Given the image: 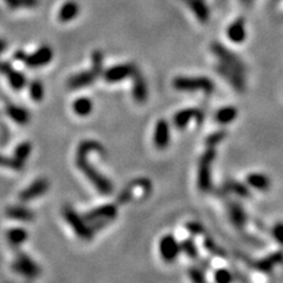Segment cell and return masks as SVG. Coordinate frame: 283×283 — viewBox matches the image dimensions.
Wrapping results in <instances>:
<instances>
[{"label": "cell", "mask_w": 283, "mask_h": 283, "mask_svg": "<svg viewBox=\"0 0 283 283\" xmlns=\"http://www.w3.org/2000/svg\"><path fill=\"white\" fill-rule=\"evenodd\" d=\"M185 229H187L191 235L195 236L204 234V226L198 222H188L187 224H185Z\"/></svg>", "instance_id": "39"}, {"label": "cell", "mask_w": 283, "mask_h": 283, "mask_svg": "<svg viewBox=\"0 0 283 283\" xmlns=\"http://www.w3.org/2000/svg\"><path fill=\"white\" fill-rule=\"evenodd\" d=\"M6 77H7L8 83L13 90H17V91L23 90L27 84L26 77H25V74L23 73V72L14 70V69L9 72Z\"/></svg>", "instance_id": "30"}, {"label": "cell", "mask_w": 283, "mask_h": 283, "mask_svg": "<svg viewBox=\"0 0 283 283\" xmlns=\"http://www.w3.org/2000/svg\"><path fill=\"white\" fill-rule=\"evenodd\" d=\"M137 70V66L134 63H125V64H119L104 70L102 77L106 83H118L127 78H132Z\"/></svg>", "instance_id": "9"}, {"label": "cell", "mask_w": 283, "mask_h": 283, "mask_svg": "<svg viewBox=\"0 0 283 283\" xmlns=\"http://www.w3.org/2000/svg\"><path fill=\"white\" fill-rule=\"evenodd\" d=\"M14 253V261L12 262V270L27 279H36L40 275V267L28 255L20 250V247H12Z\"/></svg>", "instance_id": "6"}, {"label": "cell", "mask_w": 283, "mask_h": 283, "mask_svg": "<svg viewBox=\"0 0 283 283\" xmlns=\"http://www.w3.org/2000/svg\"><path fill=\"white\" fill-rule=\"evenodd\" d=\"M171 134H170V125L166 119H159L155 127V134H153V143L157 149H165L170 144Z\"/></svg>", "instance_id": "15"}, {"label": "cell", "mask_w": 283, "mask_h": 283, "mask_svg": "<svg viewBox=\"0 0 283 283\" xmlns=\"http://www.w3.org/2000/svg\"><path fill=\"white\" fill-rule=\"evenodd\" d=\"M80 12V7L74 0H68L61 6L58 12V20L61 23H70L74 18L78 17Z\"/></svg>", "instance_id": "22"}, {"label": "cell", "mask_w": 283, "mask_h": 283, "mask_svg": "<svg viewBox=\"0 0 283 283\" xmlns=\"http://www.w3.org/2000/svg\"><path fill=\"white\" fill-rule=\"evenodd\" d=\"M6 47H7V42H6L5 39H1V38H0V55L5 51Z\"/></svg>", "instance_id": "43"}, {"label": "cell", "mask_w": 283, "mask_h": 283, "mask_svg": "<svg viewBox=\"0 0 283 283\" xmlns=\"http://www.w3.org/2000/svg\"><path fill=\"white\" fill-rule=\"evenodd\" d=\"M5 110L8 117L19 125H26L27 123L30 122L31 115L25 108H21V106L14 105V104L9 103L6 105Z\"/></svg>", "instance_id": "23"}, {"label": "cell", "mask_w": 283, "mask_h": 283, "mask_svg": "<svg viewBox=\"0 0 283 283\" xmlns=\"http://www.w3.org/2000/svg\"><path fill=\"white\" fill-rule=\"evenodd\" d=\"M28 238L27 231L23 228H12L6 231V240L9 247H20Z\"/></svg>", "instance_id": "26"}, {"label": "cell", "mask_w": 283, "mask_h": 283, "mask_svg": "<svg viewBox=\"0 0 283 283\" xmlns=\"http://www.w3.org/2000/svg\"><path fill=\"white\" fill-rule=\"evenodd\" d=\"M102 73L91 66L90 70L86 71H81L79 73H75L73 75H71L68 79V87L70 90H79L84 89V87L90 86L91 84H93L94 81L98 79V77H100Z\"/></svg>", "instance_id": "12"}, {"label": "cell", "mask_w": 283, "mask_h": 283, "mask_svg": "<svg viewBox=\"0 0 283 283\" xmlns=\"http://www.w3.org/2000/svg\"><path fill=\"white\" fill-rule=\"evenodd\" d=\"M53 59V51L50 46L44 45L34 51L31 55H27L25 61L23 62L27 68L30 69H38L43 68L52 62Z\"/></svg>", "instance_id": "13"}, {"label": "cell", "mask_w": 283, "mask_h": 283, "mask_svg": "<svg viewBox=\"0 0 283 283\" xmlns=\"http://www.w3.org/2000/svg\"><path fill=\"white\" fill-rule=\"evenodd\" d=\"M189 7L194 12L198 20L202 23H207L209 20V9L204 4L203 0H185Z\"/></svg>", "instance_id": "28"}, {"label": "cell", "mask_w": 283, "mask_h": 283, "mask_svg": "<svg viewBox=\"0 0 283 283\" xmlns=\"http://www.w3.org/2000/svg\"><path fill=\"white\" fill-rule=\"evenodd\" d=\"M226 137V134L224 130H219V131H215L212 132V135L207 137L206 140V146H210V147H216L221 142H223V140Z\"/></svg>", "instance_id": "36"}, {"label": "cell", "mask_w": 283, "mask_h": 283, "mask_svg": "<svg viewBox=\"0 0 283 283\" xmlns=\"http://www.w3.org/2000/svg\"><path fill=\"white\" fill-rule=\"evenodd\" d=\"M31 151H32V144L30 142H23V143H20L15 147L13 157L25 163L28 157H30Z\"/></svg>", "instance_id": "33"}, {"label": "cell", "mask_w": 283, "mask_h": 283, "mask_svg": "<svg viewBox=\"0 0 283 283\" xmlns=\"http://www.w3.org/2000/svg\"><path fill=\"white\" fill-rule=\"evenodd\" d=\"M138 189H142V195L144 198L149 196L152 191V183H151L150 179L147 178H136L134 181H131L127 187H125L121 191V194L117 197V203L118 204H127L131 202L134 200L135 194Z\"/></svg>", "instance_id": "8"}, {"label": "cell", "mask_w": 283, "mask_h": 283, "mask_svg": "<svg viewBox=\"0 0 283 283\" xmlns=\"http://www.w3.org/2000/svg\"><path fill=\"white\" fill-rule=\"evenodd\" d=\"M245 183L251 189L257 191H268L272 187V181L262 172H251L245 177Z\"/></svg>", "instance_id": "21"}, {"label": "cell", "mask_w": 283, "mask_h": 283, "mask_svg": "<svg viewBox=\"0 0 283 283\" xmlns=\"http://www.w3.org/2000/svg\"><path fill=\"white\" fill-rule=\"evenodd\" d=\"M212 51L216 56V58L218 59L219 65L225 66V68L230 69V70L240 72L242 74H245L247 68H245L244 63L238 58L237 55H235L230 50L225 49L222 44L213 43L212 45Z\"/></svg>", "instance_id": "7"}, {"label": "cell", "mask_w": 283, "mask_h": 283, "mask_svg": "<svg viewBox=\"0 0 283 283\" xmlns=\"http://www.w3.org/2000/svg\"><path fill=\"white\" fill-rule=\"evenodd\" d=\"M172 85L176 90L183 91V92L203 91L206 93H212L215 90V84L208 77H183V75H179L172 80Z\"/></svg>", "instance_id": "5"}, {"label": "cell", "mask_w": 283, "mask_h": 283, "mask_svg": "<svg viewBox=\"0 0 283 283\" xmlns=\"http://www.w3.org/2000/svg\"><path fill=\"white\" fill-rule=\"evenodd\" d=\"M27 53L24 51V50H18V51L14 52L13 55V59L14 61H18V62H24L25 58H26Z\"/></svg>", "instance_id": "42"}, {"label": "cell", "mask_w": 283, "mask_h": 283, "mask_svg": "<svg viewBox=\"0 0 283 283\" xmlns=\"http://www.w3.org/2000/svg\"><path fill=\"white\" fill-rule=\"evenodd\" d=\"M216 71L218 72V73L221 74L222 77L224 78V79L228 81V83L230 84L236 91H240V92L244 91V89H245L244 74H242L237 71L230 70V69L225 68V66H222L219 64H217Z\"/></svg>", "instance_id": "16"}, {"label": "cell", "mask_w": 283, "mask_h": 283, "mask_svg": "<svg viewBox=\"0 0 283 283\" xmlns=\"http://www.w3.org/2000/svg\"><path fill=\"white\" fill-rule=\"evenodd\" d=\"M203 112L200 109L196 108H188L184 110H181L174 116V125L179 130L185 129L189 125L191 119H196L198 123L203 121Z\"/></svg>", "instance_id": "14"}, {"label": "cell", "mask_w": 283, "mask_h": 283, "mask_svg": "<svg viewBox=\"0 0 283 283\" xmlns=\"http://www.w3.org/2000/svg\"><path fill=\"white\" fill-rule=\"evenodd\" d=\"M272 234L274 240L283 247V223H278V224L274 225Z\"/></svg>", "instance_id": "40"}, {"label": "cell", "mask_w": 283, "mask_h": 283, "mask_svg": "<svg viewBox=\"0 0 283 283\" xmlns=\"http://www.w3.org/2000/svg\"><path fill=\"white\" fill-rule=\"evenodd\" d=\"M226 208H228L226 210H228V216L231 224L236 229H243L248 219L247 212H245L243 207L237 202H230Z\"/></svg>", "instance_id": "18"}, {"label": "cell", "mask_w": 283, "mask_h": 283, "mask_svg": "<svg viewBox=\"0 0 283 283\" xmlns=\"http://www.w3.org/2000/svg\"><path fill=\"white\" fill-rule=\"evenodd\" d=\"M224 190L228 193L236 194L238 197H249L250 196V190L249 187L247 184L241 183V182L236 181H228L224 184Z\"/></svg>", "instance_id": "29"}, {"label": "cell", "mask_w": 283, "mask_h": 283, "mask_svg": "<svg viewBox=\"0 0 283 283\" xmlns=\"http://www.w3.org/2000/svg\"><path fill=\"white\" fill-rule=\"evenodd\" d=\"M0 166L14 170V171H21L24 169L25 163L15 158V157H8L5 155H0Z\"/></svg>", "instance_id": "31"}, {"label": "cell", "mask_w": 283, "mask_h": 283, "mask_svg": "<svg viewBox=\"0 0 283 283\" xmlns=\"http://www.w3.org/2000/svg\"><path fill=\"white\" fill-rule=\"evenodd\" d=\"M118 208L116 204L108 203L103 204L93 209L89 210L87 212L84 213V218L90 223L91 228L93 229L94 232L102 230L106 225L113 222L117 217Z\"/></svg>", "instance_id": "2"}, {"label": "cell", "mask_w": 283, "mask_h": 283, "mask_svg": "<svg viewBox=\"0 0 283 283\" xmlns=\"http://www.w3.org/2000/svg\"><path fill=\"white\" fill-rule=\"evenodd\" d=\"M5 215L7 218L19 222H32L34 219V212L28 208L23 206H11L7 207L5 210Z\"/></svg>", "instance_id": "20"}, {"label": "cell", "mask_w": 283, "mask_h": 283, "mask_svg": "<svg viewBox=\"0 0 283 283\" xmlns=\"http://www.w3.org/2000/svg\"><path fill=\"white\" fill-rule=\"evenodd\" d=\"M72 109H73L75 115L79 116V117H86L93 110L92 100L87 97H79L72 104Z\"/></svg>", "instance_id": "27"}, {"label": "cell", "mask_w": 283, "mask_h": 283, "mask_svg": "<svg viewBox=\"0 0 283 283\" xmlns=\"http://www.w3.org/2000/svg\"><path fill=\"white\" fill-rule=\"evenodd\" d=\"M226 37L234 44H242L247 39V27L244 18H237L226 28Z\"/></svg>", "instance_id": "17"}, {"label": "cell", "mask_w": 283, "mask_h": 283, "mask_svg": "<svg viewBox=\"0 0 283 283\" xmlns=\"http://www.w3.org/2000/svg\"><path fill=\"white\" fill-rule=\"evenodd\" d=\"M203 245L204 248L209 251L210 254L213 255V256H218V257H225V253L224 250L222 249L221 247H218L215 242H213L212 238L210 237H206L203 241Z\"/></svg>", "instance_id": "35"}, {"label": "cell", "mask_w": 283, "mask_h": 283, "mask_svg": "<svg viewBox=\"0 0 283 283\" xmlns=\"http://www.w3.org/2000/svg\"><path fill=\"white\" fill-rule=\"evenodd\" d=\"M28 89H30V96L34 102H42L44 98V86L43 83L40 80L34 79L28 85Z\"/></svg>", "instance_id": "34"}, {"label": "cell", "mask_w": 283, "mask_h": 283, "mask_svg": "<svg viewBox=\"0 0 283 283\" xmlns=\"http://www.w3.org/2000/svg\"><path fill=\"white\" fill-rule=\"evenodd\" d=\"M283 262V251H276V253L270 254L269 256L261 259L257 262H255V268L262 270V272H270L274 267Z\"/></svg>", "instance_id": "24"}, {"label": "cell", "mask_w": 283, "mask_h": 283, "mask_svg": "<svg viewBox=\"0 0 283 283\" xmlns=\"http://www.w3.org/2000/svg\"><path fill=\"white\" fill-rule=\"evenodd\" d=\"M4 1L12 9L20 7H34L38 4V0H4Z\"/></svg>", "instance_id": "37"}, {"label": "cell", "mask_w": 283, "mask_h": 283, "mask_svg": "<svg viewBox=\"0 0 283 283\" xmlns=\"http://www.w3.org/2000/svg\"><path fill=\"white\" fill-rule=\"evenodd\" d=\"M181 243L174 235L163 236L159 241V254L165 262H174L181 254Z\"/></svg>", "instance_id": "11"}, {"label": "cell", "mask_w": 283, "mask_h": 283, "mask_svg": "<svg viewBox=\"0 0 283 283\" xmlns=\"http://www.w3.org/2000/svg\"><path fill=\"white\" fill-rule=\"evenodd\" d=\"M63 217L70 224L78 237L83 241H91L96 232L91 228L90 223L78 213L71 206H65L63 208Z\"/></svg>", "instance_id": "4"}, {"label": "cell", "mask_w": 283, "mask_h": 283, "mask_svg": "<svg viewBox=\"0 0 283 283\" xmlns=\"http://www.w3.org/2000/svg\"><path fill=\"white\" fill-rule=\"evenodd\" d=\"M50 188V183L46 178L40 177L34 179V181L28 185L27 188H25L24 190H21L19 193V201L23 203L31 202V201L36 200V198L43 196L44 194L47 193Z\"/></svg>", "instance_id": "10"}, {"label": "cell", "mask_w": 283, "mask_h": 283, "mask_svg": "<svg viewBox=\"0 0 283 283\" xmlns=\"http://www.w3.org/2000/svg\"><path fill=\"white\" fill-rule=\"evenodd\" d=\"M213 279L218 283H229L232 281V275L228 269L219 268L213 273Z\"/></svg>", "instance_id": "38"}, {"label": "cell", "mask_w": 283, "mask_h": 283, "mask_svg": "<svg viewBox=\"0 0 283 283\" xmlns=\"http://www.w3.org/2000/svg\"><path fill=\"white\" fill-rule=\"evenodd\" d=\"M216 158V147L207 146L203 155L198 160V172H197V185L198 189L203 193L212 190V163Z\"/></svg>", "instance_id": "3"}, {"label": "cell", "mask_w": 283, "mask_h": 283, "mask_svg": "<svg viewBox=\"0 0 283 283\" xmlns=\"http://www.w3.org/2000/svg\"><path fill=\"white\" fill-rule=\"evenodd\" d=\"M181 250L187 255L189 259L191 260H197L198 256H200V253H198L197 245L195 243V241L193 238H187L181 243Z\"/></svg>", "instance_id": "32"}, {"label": "cell", "mask_w": 283, "mask_h": 283, "mask_svg": "<svg viewBox=\"0 0 283 283\" xmlns=\"http://www.w3.org/2000/svg\"><path fill=\"white\" fill-rule=\"evenodd\" d=\"M91 152H98L100 155H106L105 147L100 142L93 140H86L80 142L78 145L77 153H75V165L80 170L83 174L86 176L90 183L94 185L99 194L102 195H111L113 193V184L108 177H105L103 174L97 170L92 164H90L87 157Z\"/></svg>", "instance_id": "1"}, {"label": "cell", "mask_w": 283, "mask_h": 283, "mask_svg": "<svg viewBox=\"0 0 283 283\" xmlns=\"http://www.w3.org/2000/svg\"><path fill=\"white\" fill-rule=\"evenodd\" d=\"M237 116L238 110L235 106H223V108L217 110V112L215 113V121L221 125H228L234 122L237 118Z\"/></svg>", "instance_id": "25"}, {"label": "cell", "mask_w": 283, "mask_h": 283, "mask_svg": "<svg viewBox=\"0 0 283 283\" xmlns=\"http://www.w3.org/2000/svg\"><path fill=\"white\" fill-rule=\"evenodd\" d=\"M132 81H134V86H132V96L137 103H144L147 99V86L146 81L144 79L143 74L140 70L136 71V73L132 75Z\"/></svg>", "instance_id": "19"}, {"label": "cell", "mask_w": 283, "mask_h": 283, "mask_svg": "<svg viewBox=\"0 0 283 283\" xmlns=\"http://www.w3.org/2000/svg\"><path fill=\"white\" fill-rule=\"evenodd\" d=\"M189 276H190V279L195 282L206 281V278H204L203 272L200 268H197V267H193V268L189 269Z\"/></svg>", "instance_id": "41"}]
</instances>
